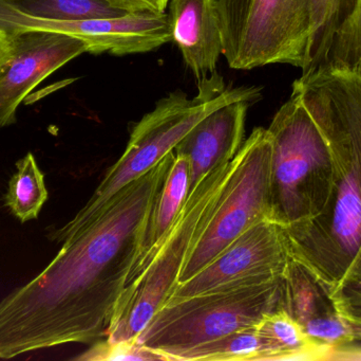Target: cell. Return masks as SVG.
Listing matches in <instances>:
<instances>
[{
    "instance_id": "cell-5",
    "label": "cell",
    "mask_w": 361,
    "mask_h": 361,
    "mask_svg": "<svg viewBox=\"0 0 361 361\" xmlns=\"http://www.w3.org/2000/svg\"><path fill=\"white\" fill-rule=\"evenodd\" d=\"M271 141V220L283 228L313 222L332 191L330 150L313 117L293 93L269 129Z\"/></svg>"
},
{
    "instance_id": "cell-16",
    "label": "cell",
    "mask_w": 361,
    "mask_h": 361,
    "mask_svg": "<svg viewBox=\"0 0 361 361\" xmlns=\"http://www.w3.org/2000/svg\"><path fill=\"white\" fill-rule=\"evenodd\" d=\"M259 334L269 339L278 360H326L328 352L316 345L284 309L263 316L255 326Z\"/></svg>"
},
{
    "instance_id": "cell-2",
    "label": "cell",
    "mask_w": 361,
    "mask_h": 361,
    "mask_svg": "<svg viewBox=\"0 0 361 361\" xmlns=\"http://www.w3.org/2000/svg\"><path fill=\"white\" fill-rule=\"evenodd\" d=\"M319 127L332 160V191L313 222L283 228L290 256L331 300L361 281V76L326 66L310 68L293 84Z\"/></svg>"
},
{
    "instance_id": "cell-13",
    "label": "cell",
    "mask_w": 361,
    "mask_h": 361,
    "mask_svg": "<svg viewBox=\"0 0 361 361\" xmlns=\"http://www.w3.org/2000/svg\"><path fill=\"white\" fill-rule=\"evenodd\" d=\"M171 42L182 53L197 84L218 76L223 52L222 19L219 0H171Z\"/></svg>"
},
{
    "instance_id": "cell-1",
    "label": "cell",
    "mask_w": 361,
    "mask_h": 361,
    "mask_svg": "<svg viewBox=\"0 0 361 361\" xmlns=\"http://www.w3.org/2000/svg\"><path fill=\"white\" fill-rule=\"evenodd\" d=\"M173 158L175 150L120 191L95 220L51 233L59 254L0 302V360L106 337Z\"/></svg>"
},
{
    "instance_id": "cell-12",
    "label": "cell",
    "mask_w": 361,
    "mask_h": 361,
    "mask_svg": "<svg viewBox=\"0 0 361 361\" xmlns=\"http://www.w3.org/2000/svg\"><path fill=\"white\" fill-rule=\"evenodd\" d=\"M254 102L237 100L220 106L197 122L176 146V154L188 161V195L212 170L239 152L248 107Z\"/></svg>"
},
{
    "instance_id": "cell-21",
    "label": "cell",
    "mask_w": 361,
    "mask_h": 361,
    "mask_svg": "<svg viewBox=\"0 0 361 361\" xmlns=\"http://www.w3.org/2000/svg\"><path fill=\"white\" fill-rule=\"evenodd\" d=\"M86 361H166L164 356L140 345L137 341H95L90 349L76 357Z\"/></svg>"
},
{
    "instance_id": "cell-14",
    "label": "cell",
    "mask_w": 361,
    "mask_h": 361,
    "mask_svg": "<svg viewBox=\"0 0 361 361\" xmlns=\"http://www.w3.org/2000/svg\"><path fill=\"white\" fill-rule=\"evenodd\" d=\"M189 165L185 157L175 153V158L150 208L142 235L139 251L126 282V288L139 278L146 263L175 223L188 195Z\"/></svg>"
},
{
    "instance_id": "cell-10",
    "label": "cell",
    "mask_w": 361,
    "mask_h": 361,
    "mask_svg": "<svg viewBox=\"0 0 361 361\" xmlns=\"http://www.w3.org/2000/svg\"><path fill=\"white\" fill-rule=\"evenodd\" d=\"M85 52L86 42L68 34L23 31L6 35L0 49V129L14 122L17 108L39 83Z\"/></svg>"
},
{
    "instance_id": "cell-23",
    "label": "cell",
    "mask_w": 361,
    "mask_h": 361,
    "mask_svg": "<svg viewBox=\"0 0 361 361\" xmlns=\"http://www.w3.org/2000/svg\"><path fill=\"white\" fill-rule=\"evenodd\" d=\"M125 13H165L171 0H106Z\"/></svg>"
},
{
    "instance_id": "cell-18",
    "label": "cell",
    "mask_w": 361,
    "mask_h": 361,
    "mask_svg": "<svg viewBox=\"0 0 361 361\" xmlns=\"http://www.w3.org/2000/svg\"><path fill=\"white\" fill-rule=\"evenodd\" d=\"M355 2L356 0H309L311 36L307 69L324 63L335 34L351 14Z\"/></svg>"
},
{
    "instance_id": "cell-17",
    "label": "cell",
    "mask_w": 361,
    "mask_h": 361,
    "mask_svg": "<svg viewBox=\"0 0 361 361\" xmlns=\"http://www.w3.org/2000/svg\"><path fill=\"white\" fill-rule=\"evenodd\" d=\"M48 199L44 177L35 157L27 153L16 163V172L8 182L6 206L21 223L38 218Z\"/></svg>"
},
{
    "instance_id": "cell-15",
    "label": "cell",
    "mask_w": 361,
    "mask_h": 361,
    "mask_svg": "<svg viewBox=\"0 0 361 361\" xmlns=\"http://www.w3.org/2000/svg\"><path fill=\"white\" fill-rule=\"evenodd\" d=\"M265 361L278 360L269 339L256 328L243 329L180 354L176 361Z\"/></svg>"
},
{
    "instance_id": "cell-19",
    "label": "cell",
    "mask_w": 361,
    "mask_h": 361,
    "mask_svg": "<svg viewBox=\"0 0 361 361\" xmlns=\"http://www.w3.org/2000/svg\"><path fill=\"white\" fill-rule=\"evenodd\" d=\"M19 12L49 20L78 21L126 14L106 0H4Z\"/></svg>"
},
{
    "instance_id": "cell-7",
    "label": "cell",
    "mask_w": 361,
    "mask_h": 361,
    "mask_svg": "<svg viewBox=\"0 0 361 361\" xmlns=\"http://www.w3.org/2000/svg\"><path fill=\"white\" fill-rule=\"evenodd\" d=\"M223 52L229 67L309 66V0H219Z\"/></svg>"
},
{
    "instance_id": "cell-20",
    "label": "cell",
    "mask_w": 361,
    "mask_h": 361,
    "mask_svg": "<svg viewBox=\"0 0 361 361\" xmlns=\"http://www.w3.org/2000/svg\"><path fill=\"white\" fill-rule=\"evenodd\" d=\"M361 76V0H356L351 14L333 38L322 65Z\"/></svg>"
},
{
    "instance_id": "cell-25",
    "label": "cell",
    "mask_w": 361,
    "mask_h": 361,
    "mask_svg": "<svg viewBox=\"0 0 361 361\" xmlns=\"http://www.w3.org/2000/svg\"><path fill=\"white\" fill-rule=\"evenodd\" d=\"M4 40H6V35L0 32V49L4 46Z\"/></svg>"
},
{
    "instance_id": "cell-3",
    "label": "cell",
    "mask_w": 361,
    "mask_h": 361,
    "mask_svg": "<svg viewBox=\"0 0 361 361\" xmlns=\"http://www.w3.org/2000/svg\"><path fill=\"white\" fill-rule=\"evenodd\" d=\"M197 95L169 93L157 102L133 127L124 154L108 170L86 205L70 220L84 225L95 220L120 191L154 169L204 117L229 102L261 97L258 86H225L220 76L197 84Z\"/></svg>"
},
{
    "instance_id": "cell-11",
    "label": "cell",
    "mask_w": 361,
    "mask_h": 361,
    "mask_svg": "<svg viewBox=\"0 0 361 361\" xmlns=\"http://www.w3.org/2000/svg\"><path fill=\"white\" fill-rule=\"evenodd\" d=\"M279 309L300 324L307 336L328 352L353 343L349 322L315 278L290 259L280 288ZM326 358V360H328Z\"/></svg>"
},
{
    "instance_id": "cell-24",
    "label": "cell",
    "mask_w": 361,
    "mask_h": 361,
    "mask_svg": "<svg viewBox=\"0 0 361 361\" xmlns=\"http://www.w3.org/2000/svg\"><path fill=\"white\" fill-rule=\"evenodd\" d=\"M351 326L352 336H353L354 341L356 343H361V321L349 322Z\"/></svg>"
},
{
    "instance_id": "cell-9",
    "label": "cell",
    "mask_w": 361,
    "mask_h": 361,
    "mask_svg": "<svg viewBox=\"0 0 361 361\" xmlns=\"http://www.w3.org/2000/svg\"><path fill=\"white\" fill-rule=\"evenodd\" d=\"M290 259L283 228L263 220L240 235L191 279L178 284L169 301L282 280Z\"/></svg>"
},
{
    "instance_id": "cell-22",
    "label": "cell",
    "mask_w": 361,
    "mask_h": 361,
    "mask_svg": "<svg viewBox=\"0 0 361 361\" xmlns=\"http://www.w3.org/2000/svg\"><path fill=\"white\" fill-rule=\"evenodd\" d=\"M332 301L348 322L361 321V281L343 288Z\"/></svg>"
},
{
    "instance_id": "cell-6",
    "label": "cell",
    "mask_w": 361,
    "mask_h": 361,
    "mask_svg": "<svg viewBox=\"0 0 361 361\" xmlns=\"http://www.w3.org/2000/svg\"><path fill=\"white\" fill-rule=\"evenodd\" d=\"M281 282L169 301L154 314L137 343L176 361L183 352L256 326L278 309Z\"/></svg>"
},
{
    "instance_id": "cell-4",
    "label": "cell",
    "mask_w": 361,
    "mask_h": 361,
    "mask_svg": "<svg viewBox=\"0 0 361 361\" xmlns=\"http://www.w3.org/2000/svg\"><path fill=\"white\" fill-rule=\"evenodd\" d=\"M239 161V154L212 170L187 195L175 223L163 237L139 278L125 288L106 333L110 341H137L177 288L191 250L205 230L223 191Z\"/></svg>"
},
{
    "instance_id": "cell-8",
    "label": "cell",
    "mask_w": 361,
    "mask_h": 361,
    "mask_svg": "<svg viewBox=\"0 0 361 361\" xmlns=\"http://www.w3.org/2000/svg\"><path fill=\"white\" fill-rule=\"evenodd\" d=\"M238 154L237 167L191 250L178 284L197 275L246 230L271 220V141L267 129H255Z\"/></svg>"
}]
</instances>
